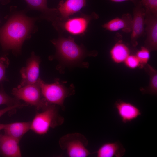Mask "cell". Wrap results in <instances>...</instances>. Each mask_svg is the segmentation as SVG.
Wrapping results in <instances>:
<instances>
[{"mask_svg":"<svg viewBox=\"0 0 157 157\" xmlns=\"http://www.w3.org/2000/svg\"><path fill=\"white\" fill-rule=\"evenodd\" d=\"M11 13L6 22L0 28V43L5 50H10L15 54L21 53L22 46L37 30L35 23L38 17H30L26 14V9L18 11L12 6Z\"/></svg>","mask_w":157,"mask_h":157,"instance_id":"6da1fadb","label":"cell"},{"mask_svg":"<svg viewBox=\"0 0 157 157\" xmlns=\"http://www.w3.org/2000/svg\"><path fill=\"white\" fill-rule=\"evenodd\" d=\"M51 42L56 49L55 56L51 58H56L67 65H74L80 64L87 56H95L97 54L96 51H88L83 46L77 44L74 38L60 36L54 39Z\"/></svg>","mask_w":157,"mask_h":157,"instance_id":"7a4b0ae2","label":"cell"},{"mask_svg":"<svg viewBox=\"0 0 157 157\" xmlns=\"http://www.w3.org/2000/svg\"><path fill=\"white\" fill-rule=\"evenodd\" d=\"M42 110L37 113L31 122L30 129L40 135L47 133L50 128L60 126L64 121L55 105L49 104Z\"/></svg>","mask_w":157,"mask_h":157,"instance_id":"3957f363","label":"cell"},{"mask_svg":"<svg viewBox=\"0 0 157 157\" xmlns=\"http://www.w3.org/2000/svg\"><path fill=\"white\" fill-rule=\"evenodd\" d=\"M59 144L60 148L65 150L69 157H86L91 154L86 148L88 144L87 139L78 133L63 136L60 139Z\"/></svg>","mask_w":157,"mask_h":157,"instance_id":"277c9868","label":"cell"},{"mask_svg":"<svg viewBox=\"0 0 157 157\" xmlns=\"http://www.w3.org/2000/svg\"><path fill=\"white\" fill-rule=\"evenodd\" d=\"M12 94L18 100L24 101L38 110H43L49 104L43 97L38 80L34 84L13 88Z\"/></svg>","mask_w":157,"mask_h":157,"instance_id":"5b68a950","label":"cell"},{"mask_svg":"<svg viewBox=\"0 0 157 157\" xmlns=\"http://www.w3.org/2000/svg\"><path fill=\"white\" fill-rule=\"evenodd\" d=\"M38 81L43 97L49 104L58 105L63 107L65 99L73 92L58 80L51 84L46 83L40 78Z\"/></svg>","mask_w":157,"mask_h":157,"instance_id":"8992f818","label":"cell"},{"mask_svg":"<svg viewBox=\"0 0 157 157\" xmlns=\"http://www.w3.org/2000/svg\"><path fill=\"white\" fill-rule=\"evenodd\" d=\"M99 17L95 13L90 15L80 16L60 21L56 19L53 21V25L57 30L62 29L68 33L74 35H83L86 31L90 22Z\"/></svg>","mask_w":157,"mask_h":157,"instance_id":"52a82bcc","label":"cell"},{"mask_svg":"<svg viewBox=\"0 0 157 157\" xmlns=\"http://www.w3.org/2000/svg\"><path fill=\"white\" fill-rule=\"evenodd\" d=\"M40 61V57L32 52L27 60L26 66L20 70L22 79L18 87L34 84L38 81Z\"/></svg>","mask_w":157,"mask_h":157,"instance_id":"ba28073f","label":"cell"},{"mask_svg":"<svg viewBox=\"0 0 157 157\" xmlns=\"http://www.w3.org/2000/svg\"><path fill=\"white\" fill-rule=\"evenodd\" d=\"M133 12L131 43L133 47H135L138 44V39L145 34L144 27L145 12L141 2L135 6Z\"/></svg>","mask_w":157,"mask_h":157,"instance_id":"9c48e42d","label":"cell"},{"mask_svg":"<svg viewBox=\"0 0 157 157\" xmlns=\"http://www.w3.org/2000/svg\"><path fill=\"white\" fill-rule=\"evenodd\" d=\"M144 22L147 37L144 46L150 52L156 51L157 49V15L145 12Z\"/></svg>","mask_w":157,"mask_h":157,"instance_id":"30bf717a","label":"cell"},{"mask_svg":"<svg viewBox=\"0 0 157 157\" xmlns=\"http://www.w3.org/2000/svg\"><path fill=\"white\" fill-rule=\"evenodd\" d=\"M114 106L122 121L124 123L131 122L141 115L140 110L130 102L118 100L115 103Z\"/></svg>","mask_w":157,"mask_h":157,"instance_id":"8fae6325","label":"cell"},{"mask_svg":"<svg viewBox=\"0 0 157 157\" xmlns=\"http://www.w3.org/2000/svg\"><path fill=\"white\" fill-rule=\"evenodd\" d=\"M19 141L5 134L0 135V152L6 157H20Z\"/></svg>","mask_w":157,"mask_h":157,"instance_id":"7c38bea8","label":"cell"},{"mask_svg":"<svg viewBox=\"0 0 157 157\" xmlns=\"http://www.w3.org/2000/svg\"><path fill=\"white\" fill-rule=\"evenodd\" d=\"M86 0H66L60 2L57 8L59 16L57 19L63 21L79 11L84 7Z\"/></svg>","mask_w":157,"mask_h":157,"instance_id":"4fadbf2b","label":"cell"},{"mask_svg":"<svg viewBox=\"0 0 157 157\" xmlns=\"http://www.w3.org/2000/svg\"><path fill=\"white\" fill-rule=\"evenodd\" d=\"M26 2L27 9L37 10L41 13V18L48 21H54L58 17V9L49 8L47 5V0H24Z\"/></svg>","mask_w":157,"mask_h":157,"instance_id":"5bb4252c","label":"cell"},{"mask_svg":"<svg viewBox=\"0 0 157 157\" xmlns=\"http://www.w3.org/2000/svg\"><path fill=\"white\" fill-rule=\"evenodd\" d=\"M132 17L127 13L123 15L121 17L115 18L104 24L102 27L106 30L115 31L122 30L126 33L131 31Z\"/></svg>","mask_w":157,"mask_h":157,"instance_id":"9a60e30c","label":"cell"},{"mask_svg":"<svg viewBox=\"0 0 157 157\" xmlns=\"http://www.w3.org/2000/svg\"><path fill=\"white\" fill-rule=\"evenodd\" d=\"M126 150L119 142H108L102 144L96 152L97 157H121Z\"/></svg>","mask_w":157,"mask_h":157,"instance_id":"2e32d148","label":"cell"},{"mask_svg":"<svg viewBox=\"0 0 157 157\" xmlns=\"http://www.w3.org/2000/svg\"><path fill=\"white\" fill-rule=\"evenodd\" d=\"M31 122H15L6 124L3 129L5 134L19 141L31 128Z\"/></svg>","mask_w":157,"mask_h":157,"instance_id":"e0dca14e","label":"cell"},{"mask_svg":"<svg viewBox=\"0 0 157 157\" xmlns=\"http://www.w3.org/2000/svg\"><path fill=\"white\" fill-rule=\"evenodd\" d=\"M110 54L111 59L114 63L120 64L124 63L130 54V51L126 45L121 42H118L111 48Z\"/></svg>","mask_w":157,"mask_h":157,"instance_id":"ac0fdd59","label":"cell"},{"mask_svg":"<svg viewBox=\"0 0 157 157\" xmlns=\"http://www.w3.org/2000/svg\"><path fill=\"white\" fill-rule=\"evenodd\" d=\"M145 72L149 75V81L148 86L141 88L140 90L143 94H148L156 95L157 94V71L151 65L147 64L143 67Z\"/></svg>","mask_w":157,"mask_h":157,"instance_id":"d6986e66","label":"cell"},{"mask_svg":"<svg viewBox=\"0 0 157 157\" xmlns=\"http://www.w3.org/2000/svg\"><path fill=\"white\" fill-rule=\"evenodd\" d=\"M150 51L145 47L142 46L135 55L140 64V68H142L147 64L150 57Z\"/></svg>","mask_w":157,"mask_h":157,"instance_id":"ffe728a7","label":"cell"},{"mask_svg":"<svg viewBox=\"0 0 157 157\" xmlns=\"http://www.w3.org/2000/svg\"><path fill=\"white\" fill-rule=\"evenodd\" d=\"M20 103L19 100L8 95L5 92L2 85L1 84L0 89V105H5L8 106Z\"/></svg>","mask_w":157,"mask_h":157,"instance_id":"44dd1931","label":"cell"},{"mask_svg":"<svg viewBox=\"0 0 157 157\" xmlns=\"http://www.w3.org/2000/svg\"><path fill=\"white\" fill-rule=\"evenodd\" d=\"M140 2L145 12L157 15V0H141Z\"/></svg>","mask_w":157,"mask_h":157,"instance_id":"7402d4cb","label":"cell"},{"mask_svg":"<svg viewBox=\"0 0 157 157\" xmlns=\"http://www.w3.org/2000/svg\"><path fill=\"white\" fill-rule=\"evenodd\" d=\"M9 63V60L6 56L0 57V83L8 81L6 76V70Z\"/></svg>","mask_w":157,"mask_h":157,"instance_id":"603a6c76","label":"cell"},{"mask_svg":"<svg viewBox=\"0 0 157 157\" xmlns=\"http://www.w3.org/2000/svg\"><path fill=\"white\" fill-rule=\"evenodd\" d=\"M125 66L131 69L140 68V64L135 55L130 54L124 62Z\"/></svg>","mask_w":157,"mask_h":157,"instance_id":"cb8c5ba5","label":"cell"},{"mask_svg":"<svg viewBox=\"0 0 157 157\" xmlns=\"http://www.w3.org/2000/svg\"><path fill=\"white\" fill-rule=\"evenodd\" d=\"M25 103L16 104L13 105L8 106L4 108L0 109V117L5 113L17 108L25 106Z\"/></svg>","mask_w":157,"mask_h":157,"instance_id":"d4e9b609","label":"cell"},{"mask_svg":"<svg viewBox=\"0 0 157 157\" xmlns=\"http://www.w3.org/2000/svg\"><path fill=\"white\" fill-rule=\"evenodd\" d=\"M116 2H120L126 1H130L133 3L135 6L140 2L141 0H110Z\"/></svg>","mask_w":157,"mask_h":157,"instance_id":"484cf974","label":"cell"},{"mask_svg":"<svg viewBox=\"0 0 157 157\" xmlns=\"http://www.w3.org/2000/svg\"><path fill=\"white\" fill-rule=\"evenodd\" d=\"M6 125V124H0V131L3 129Z\"/></svg>","mask_w":157,"mask_h":157,"instance_id":"4316f807","label":"cell"},{"mask_svg":"<svg viewBox=\"0 0 157 157\" xmlns=\"http://www.w3.org/2000/svg\"><path fill=\"white\" fill-rule=\"evenodd\" d=\"M0 1L3 2V3H8L10 1V0H0Z\"/></svg>","mask_w":157,"mask_h":157,"instance_id":"83f0119b","label":"cell"},{"mask_svg":"<svg viewBox=\"0 0 157 157\" xmlns=\"http://www.w3.org/2000/svg\"></svg>","mask_w":157,"mask_h":157,"instance_id":"f1b7e54d","label":"cell"}]
</instances>
